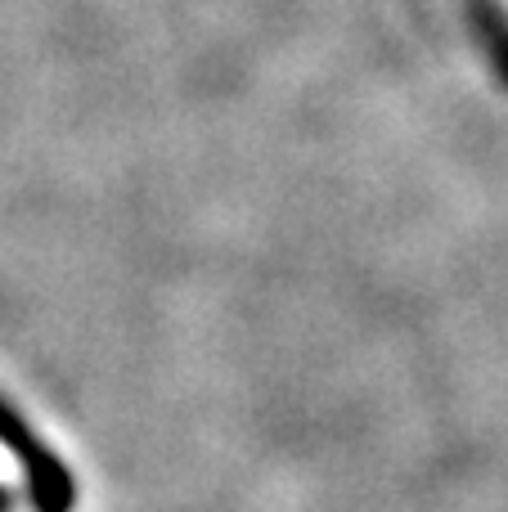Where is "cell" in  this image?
<instances>
[{"instance_id":"1","label":"cell","mask_w":508,"mask_h":512,"mask_svg":"<svg viewBox=\"0 0 508 512\" xmlns=\"http://www.w3.org/2000/svg\"><path fill=\"white\" fill-rule=\"evenodd\" d=\"M0 445L23 468L27 495L36 512H72L77 508V477L63 468V459L36 436V427L18 414L9 400H0Z\"/></svg>"},{"instance_id":"2","label":"cell","mask_w":508,"mask_h":512,"mask_svg":"<svg viewBox=\"0 0 508 512\" xmlns=\"http://www.w3.org/2000/svg\"><path fill=\"white\" fill-rule=\"evenodd\" d=\"M468 14V23H473V36L477 45H482L486 63H491L495 81L508 90V14L495 0H459Z\"/></svg>"}]
</instances>
